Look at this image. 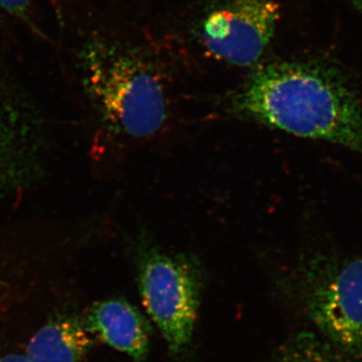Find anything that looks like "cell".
<instances>
[{"instance_id":"1","label":"cell","mask_w":362,"mask_h":362,"mask_svg":"<svg viewBox=\"0 0 362 362\" xmlns=\"http://www.w3.org/2000/svg\"><path fill=\"white\" fill-rule=\"evenodd\" d=\"M235 109L257 122L362 156V106L341 74L328 66L277 62L259 66L235 95Z\"/></svg>"},{"instance_id":"2","label":"cell","mask_w":362,"mask_h":362,"mask_svg":"<svg viewBox=\"0 0 362 362\" xmlns=\"http://www.w3.org/2000/svg\"><path fill=\"white\" fill-rule=\"evenodd\" d=\"M86 90L110 127L135 138L149 137L168 119L160 71L137 47L96 37L82 52Z\"/></svg>"},{"instance_id":"3","label":"cell","mask_w":362,"mask_h":362,"mask_svg":"<svg viewBox=\"0 0 362 362\" xmlns=\"http://www.w3.org/2000/svg\"><path fill=\"white\" fill-rule=\"evenodd\" d=\"M289 283L317 334L349 358L362 359V256L312 251Z\"/></svg>"},{"instance_id":"4","label":"cell","mask_w":362,"mask_h":362,"mask_svg":"<svg viewBox=\"0 0 362 362\" xmlns=\"http://www.w3.org/2000/svg\"><path fill=\"white\" fill-rule=\"evenodd\" d=\"M138 288L169 350L182 352L192 341L201 305L197 269L187 259L150 250L140 259Z\"/></svg>"},{"instance_id":"5","label":"cell","mask_w":362,"mask_h":362,"mask_svg":"<svg viewBox=\"0 0 362 362\" xmlns=\"http://www.w3.org/2000/svg\"><path fill=\"white\" fill-rule=\"evenodd\" d=\"M280 16L274 0H226L202 20L199 40L218 61L252 66L271 44Z\"/></svg>"},{"instance_id":"6","label":"cell","mask_w":362,"mask_h":362,"mask_svg":"<svg viewBox=\"0 0 362 362\" xmlns=\"http://www.w3.org/2000/svg\"><path fill=\"white\" fill-rule=\"evenodd\" d=\"M86 326L112 349L144 362L149 354L150 326L137 308L123 299L97 302L88 311Z\"/></svg>"},{"instance_id":"7","label":"cell","mask_w":362,"mask_h":362,"mask_svg":"<svg viewBox=\"0 0 362 362\" xmlns=\"http://www.w3.org/2000/svg\"><path fill=\"white\" fill-rule=\"evenodd\" d=\"M37 130L23 112L0 94V199L20 188L33 168Z\"/></svg>"},{"instance_id":"8","label":"cell","mask_w":362,"mask_h":362,"mask_svg":"<svg viewBox=\"0 0 362 362\" xmlns=\"http://www.w3.org/2000/svg\"><path fill=\"white\" fill-rule=\"evenodd\" d=\"M92 346L84 319L59 314L33 334L25 354L32 362H84Z\"/></svg>"},{"instance_id":"9","label":"cell","mask_w":362,"mask_h":362,"mask_svg":"<svg viewBox=\"0 0 362 362\" xmlns=\"http://www.w3.org/2000/svg\"><path fill=\"white\" fill-rule=\"evenodd\" d=\"M268 362H349V357L317 333L302 332L279 347Z\"/></svg>"},{"instance_id":"10","label":"cell","mask_w":362,"mask_h":362,"mask_svg":"<svg viewBox=\"0 0 362 362\" xmlns=\"http://www.w3.org/2000/svg\"><path fill=\"white\" fill-rule=\"evenodd\" d=\"M32 0H0V11L9 16L28 21Z\"/></svg>"},{"instance_id":"11","label":"cell","mask_w":362,"mask_h":362,"mask_svg":"<svg viewBox=\"0 0 362 362\" xmlns=\"http://www.w3.org/2000/svg\"><path fill=\"white\" fill-rule=\"evenodd\" d=\"M0 362H32L25 354H0Z\"/></svg>"},{"instance_id":"12","label":"cell","mask_w":362,"mask_h":362,"mask_svg":"<svg viewBox=\"0 0 362 362\" xmlns=\"http://www.w3.org/2000/svg\"><path fill=\"white\" fill-rule=\"evenodd\" d=\"M349 1L351 2L357 9L362 11V0H349Z\"/></svg>"}]
</instances>
